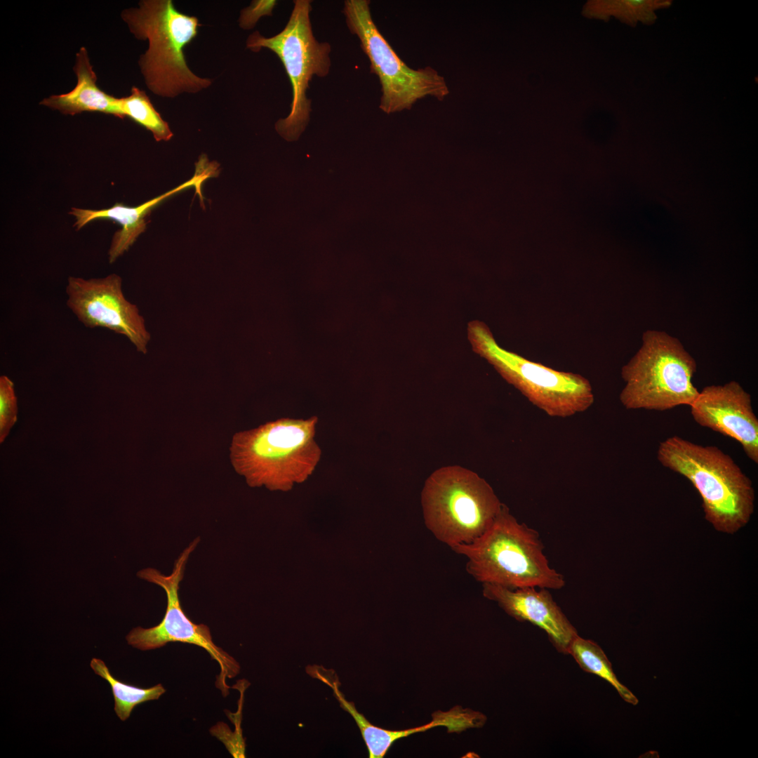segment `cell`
I'll use <instances>...</instances> for the list:
<instances>
[{
	"mask_svg": "<svg viewBox=\"0 0 758 758\" xmlns=\"http://www.w3.org/2000/svg\"><path fill=\"white\" fill-rule=\"evenodd\" d=\"M451 549L467 558V571L482 584L511 590H559L566 584L550 566L539 533L520 523L505 505L480 537Z\"/></svg>",
	"mask_w": 758,
	"mask_h": 758,
	"instance_id": "6da1fadb",
	"label": "cell"
},
{
	"mask_svg": "<svg viewBox=\"0 0 758 758\" xmlns=\"http://www.w3.org/2000/svg\"><path fill=\"white\" fill-rule=\"evenodd\" d=\"M217 175V168L212 163L206 160H199L196 163L195 173L190 180L138 206L130 207L122 204H116L110 208L100 210L72 208L69 214L75 218L74 227L77 230L96 219H111L121 225V229L114 233L108 251L109 262L113 263L127 251L145 232L146 218L157 205L174 194L190 187H196V193L202 200V183L206 179Z\"/></svg>",
	"mask_w": 758,
	"mask_h": 758,
	"instance_id": "5bb4252c",
	"label": "cell"
},
{
	"mask_svg": "<svg viewBox=\"0 0 758 758\" xmlns=\"http://www.w3.org/2000/svg\"><path fill=\"white\" fill-rule=\"evenodd\" d=\"M17 397L14 383L6 375L0 377V441L2 443L17 420Z\"/></svg>",
	"mask_w": 758,
	"mask_h": 758,
	"instance_id": "ffe728a7",
	"label": "cell"
},
{
	"mask_svg": "<svg viewBox=\"0 0 758 758\" xmlns=\"http://www.w3.org/2000/svg\"><path fill=\"white\" fill-rule=\"evenodd\" d=\"M690 406L696 423L736 439L758 463V419L750 394L738 382L705 387Z\"/></svg>",
	"mask_w": 758,
	"mask_h": 758,
	"instance_id": "7c38bea8",
	"label": "cell"
},
{
	"mask_svg": "<svg viewBox=\"0 0 758 758\" xmlns=\"http://www.w3.org/2000/svg\"><path fill=\"white\" fill-rule=\"evenodd\" d=\"M657 458L693 484L703 500L705 519L719 531L733 533L750 520L754 491L751 480L728 454L678 436L660 442Z\"/></svg>",
	"mask_w": 758,
	"mask_h": 758,
	"instance_id": "3957f363",
	"label": "cell"
},
{
	"mask_svg": "<svg viewBox=\"0 0 758 758\" xmlns=\"http://www.w3.org/2000/svg\"><path fill=\"white\" fill-rule=\"evenodd\" d=\"M671 0H590L583 6L582 15L589 19L607 22L611 17L636 27L639 22L654 24L656 11L669 8Z\"/></svg>",
	"mask_w": 758,
	"mask_h": 758,
	"instance_id": "2e32d148",
	"label": "cell"
},
{
	"mask_svg": "<svg viewBox=\"0 0 758 758\" xmlns=\"http://www.w3.org/2000/svg\"><path fill=\"white\" fill-rule=\"evenodd\" d=\"M199 542L197 538L183 550L175 560L170 575L165 576L152 568L138 573L140 578L164 589L167 596V606L163 619L157 625L149 628L135 627L126 636V640L128 644L143 651L158 649L169 642L187 643L203 648L220 666V672L215 685L226 696L230 689L226 680L239 672V665L214 644L207 625L196 624L190 620L183 611L179 597L180 583L184 577L186 563Z\"/></svg>",
	"mask_w": 758,
	"mask_h": 758,
	"instance_id": "30bf717a",
	"label": "cell"
},
{
	"mask_svg": "<svg viewBox=\"0 0 758 758\" xmlns=\"http://www.w3.org/2000/svg\"><path fill=\"white\" fill-rule=\"evenodd\" d=\"M318 417L282 418L236 433L230 446L235 471L251 486L289 488L310 476L321 457L315 441Z\"/></svg>",
	"mask_w": 758,
	"mask_h": 758,
	"instance_id": "7a4b0ae2",
	"label": "cell"
},
{
	"mask_svg": "<svg viewBox=\"0 0 758 758\" xmlns=\"http://www.w3.org/2000/svg\"><path fill=\"white\" fill-rule=\"evenodd\" d=\"M121 119L127 117L149 131L157 141H167L173 133L145 91L133 86L129 95L119 98Z\"/></svg>",
	"mask_w": 758,
	"mask_h": 758,
	"instance_id": "d6986e66",
	"label": "cell"
},
{
	"mask_svg": "<svg viewBox=\"0 0 758 758\" xmlns=\"http://www.w3.org/2000/svg\"><path fill=\"white\" fill-rule=\"evenodd\" d=\"M67 305L88 328H105L126 337L137 351L145 354L150 340L138 307L124 295L122 279L117 274L102 278L69 277Z\"/></svg>",
	"mask_w": 758,
	"mask_h": 758,
	"instance_id": "8fae6325",
	"label": "cell"
},
{
	"mask_svg": "<svg viewBox=\"0 0 758 758\" xmlns=\"http://www.w3.org/2000/svg\"><path fill=\"white\" fill-rule=\"evenodd\" d=\"M467 338L475 353L548 415L569 417L592 405L594 394L587 379L579 374L552 369L503 349L484 322L470 321Z\"/></svg>",
	"mask_w": 758,
	"mask_h": 758,
	"instance_id": "52a82bcc",
	"label": "cell"
},
{
	"mask_svg": "<svg viewBox=\"0 0 758 758\" xmlns=\"http://www.w3.org/2000/svg\"><path fill=\"white\" fill-rule=\"evenodd\" d=\"M277 1H253L251 6L241 11L240 26L244 29L253 28L263 15H271Z\"/></svg>",
	"mask_w": 758,
	"mask_h": 758,
	"instance_id": "44dd1931",
	"label": "cell"
},
{
	"mask_svg": "<svg viewBox=\"0 0 758 758\" xmlns=\"http://www.w3.org/2000/svg\"><path fill=\"white\" fill-rule=\"evenodd\" d=\"M369 6L368 0H346L343 13L370 61L371 72L379 79L380 109L391 114L411 109L427 96L444 100L449 94L445 79L431 67L414 69L403 62L374 23Z\"/></svg>",
	"mask_w": 758,
	"mask_h": 758,
	"instance_id": "9c48e42d",
	"label": "cell"
},
{
	"mask_svg": "<svg viewBox=\"0 0 758 758\" xmlns=\"http://www.w3.org/2000/svg\"><path fill=\"white\" fill-rule=\"evenodd\" d=\"M503 505L484 479L458 465L434 471L421 491L426 527L451 547L480 537Z\"/></svg>",
	"mask_w": 758,
	"mask_h": 758,
	"instance_id": "5b68a950",
	"label": "cell"
},
{
	"mask_svg": "<svg viewBox=\"0 0 758 758\" xmlns=\"http://www.w3.org/2000/svg\"><path fill=\"white\" fill-rule=\"evenodd\" d=\"M568 654L586 672L594 674L611 684L627 703L636 705L637 697L617 679L611 663L602 649L594 641L576 636L571 643Z\"/></svg>",
	"mask_w": 758,
	"mask_h": 758,
	"instance_id": "e0dca14e",
	"label": "cell"
},
{
	"mask_svg": "<svg viewBox=\"0 0 758 758\" xmlns=\"http://www.w3.org/2000/svg\"><path fill=\"white\" fill-rule=\"evenodd\" d=\"M138 5L124 10L121 16L137 39L148 40L139 65L149 89L173 98L209 86L211 80L195 75L185 58V46L197 34L198 19L178 11L171 0H143Z\"/></svg>",
	"mask_w": 758,
	"mask_h": 758,
	"instance_id": "277c9868",
	"label": "cell"
},
{
	"mask_svg": "<svg viewBox=\"0 0 758 758\" xmlns=\"http://www.w3.org/2000/svg\"><path fill=\"white\" fill-rule=\"evenodd\" d=\"M641 345L623 366L619 399L627 409L666 411L689 405L699 392L692 379L696 362L681 342L665 331L647 330Z\"/></svg>",
	"mask_w": 758,
	"mask_h": 758,
	"instance_id": "8992f818",
	"label": "cell"
},
{
	"mask_svg": "<svg viewBox=\"0 0 758 758\" xmlns=\"http://www.w3.org/2000/svg\"><path fill=\"white\" fill-rule=\"evenodd\" d=\"M73 70L77 77L76 86L68 93L52 95L43 99L40 105L58 110L65 115L90 112L121 118L119 98L106 93L97 86L96 74L90 62L88 51L84 46L76 53Z\"/></svg>",
	"mask_w": 758,
	"mask_h": 758,
	"instance_id": "9a60e30c",
	"label": "cell"
},
{
	"mask_svg": "<svg viewBox=\"0 0 758 758\" xmlns=\"http://www.w3.org/2000/svg\"><path fill=\"white\" fill-rule=\"evenodd\" d=\"M90 666L96 674L109 684L114 700V711L121 721L130 717L135 706L146 701L157 700L166 691L161 684L150 688H140L119 681L112 675L107 666L100 659L93 658Z\"/></svg>",
	"mask_w": 758,
	"mask_h": 758,
	"instance_id": "ac0fdd59",
	"label": "cell"
},
{
	"mask_svg": "<svg viewBox=\"0 0 758 758\" xmlns=\"http://www.w3.org/2000/svg\"><path fill=\"white\" fill-rule=\"evenodd\" d=\"M311 1L295 0L285 27L272 37L258 32L251 34L246 47L254 52L265 48L281 61L292 88V101L288 115L275 124L277 133L287 141L297 140L310 120V100L306 91L314 75L326 77L330 70L331 46L318 41L312 32L310 13Z\"/></svg>",
	"mask_w": 758,
	"mask_h": 758,
	"instance_id": "ba28073f",
	"label": "cell"
},
{
	"mask_svg": "<svg viewBox=\"0 0 758 758\" xmlns=\"http://www.w3.org/2000/svg\"><path fill=\"white\" fill-rule=\"evenodd\" d=\"M482 587L484 597L496 602L517 620L529 622L543 630L559 652L568 654L578 632L548 589L528 587L511 590L491 584H482Z\"/></svg>",
	"mask_w": 758,
	"mask_h": 758,
	"instance_id": "4fadbf2b",
	"label": "cell"
}]
</instances>
